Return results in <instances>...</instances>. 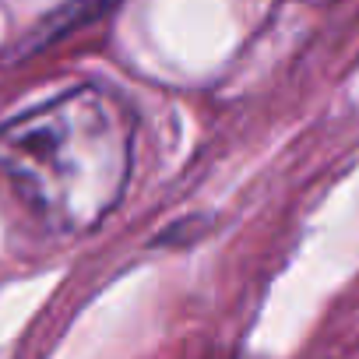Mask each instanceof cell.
Segmentation results:
<instances>
[{
    "label": "cell",
    "mask_w": 359,
    "mask_h": 359,
    "mask_svg": "<svg viewBox=\"0 0 359 359\" xmlns=\"http://www.w3.org/2000/svg\"><path fill=\"white\" fill-rule=\"evenodd\" d=\"M134 113L99 85H74L0 123V176L53 233L102 226L127 194Z\"/></svg>",
    "instance_id": "6da1fadb"
}]
</instances>
